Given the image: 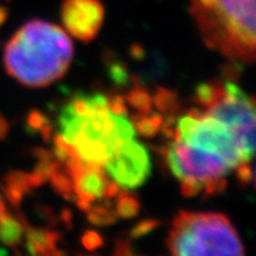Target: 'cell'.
<instances>
[{"label": "cell", "mask_w": 256, "mask_h": 256, "mask_svg": "<svg viewBox=\"0 0 256 256\" xmlns=\"http://www.w3.org/2000/svg\"><path fill=\"white\" fill-rule=\"evenodd\" d=\"M59 130L78 161L102 168L136 134L127 114L112 112L110 98L98 93L78 94L68 102L59 116Z\"/></svg>", "instance_id": "6da1fadb"}, {"label": "cell", "mask_w": 256, "mask_h": 256, "mask_svg": "<svg viewBox=\"0 0 256 256\" xmlns=\"http://www.w3.org/2000/svg\"><path fill=\"white\" fill-rule=\"evenodd\" d=\"M74 44L67 33L46 21H29L14 33L4 50L10 78L29 88H42L63 78L71 66Z\"/></svg>", "instance_id": "7a4b0ae2"}, {"label": "cell", "mask_w": 256, "mask_h": 256, "mask_svg": "<svg viewBox=\"0 0 256 256\" xmlns=\"http://www.w3.org/2000/svg\"><path fill=\"white\" fill-rule=\"evenodd\" d=\"M191 14L208 48L234 62L255 59V0H191Z\"/></svg>", "instance_id": "3957f363"}, {"label": "cell", "mask_w": 256, "mask_h": 256, "mask_svg": "<svg viewBox=\"0 0 256 256\" xmlns=\"http://www.w3.org/2000/svg\"><path fill=\"white\" fill-rule=\"evenodd\" d=\"M166 246L172 255H244L238 232L221 213L180 210L174 217Z\"/></svg>", "instance_id": "277c9868"}, {"label": "cell", "mask_w": 256, "mask_h": 256, "mask_svg": "<svg viewBox=\"0 0 256 256\" xmlns=\"http://www.w3.org/2000/svg\"><path fill=\"white\" fill-rule=\"evenodd\" d=\"M195 102L202 112L222 122L240 146L244 162L252 160L255 150V102L230 81H209L195 92Z\"/></svg>", "instance_id": "5b68a950"}, {"label": "cell", "mask_w": 256, "mask_h": 256, "mask_svg": "<svg viewBox=\"0 0 256 256\" xmlns=\"http://www.w3.org/2000/svg\"><path fill=\"white\" fill-rule=\"evenodd\" d=\"M166 161L187 198L224 191L232 166L220 156L176 138L166 149Z\"/></svg>", "instance_id": "8992f818"}, {"label": "cell", "mask_w": 256, "mask_h": 256, "mask_svg": "<svg viewBox=\"0 0 256 256\" xmlns=\"http://www.w3.org/2000/svg\"><path fill=\"white\" fill-rule=\"evenodd\" d=\"M168 135L172 138L220 156L232 170L244 162L236 138L229 128L199 108H192L178 118Z\"/></svg>", "instance_id": "52a82bcc"}, {"label": "cell", "mask_w": 256, "mask_h": 256, "mask_svg": "<svg viewBox=\"0 0 256 256\" xmlns=\"http://www.w3.org/2000/svg\"><path fill=\"white\" fill-rule=\"evenodd\" d=\"M104 168L120 187L134 190L146 182L152 172V162L144 145L132 138L119 145Z\"/></svg>", "instance_id": "ba28073f"}, {"label": "cell", "mask_w": 256, "mask_h": 256, "mask_svg": "<svg viewBox=\"0 0 256 256\" xmlns=\"http://www.w3.org/2000/svg\"><path fill=\"white\" fill-rule=\"evenodd\" d=\"M66 170L71 176L74 199L82 210H88L96 200L112 199L120 192V186L110 179L102 166L72 160L66 164Z\"/></svg>", "instance_id": "9c48e42d"}, {"label": "cell", "mask_w": 256, "mask_h": 256, "mask_svg": "<svg viewBox=\"0 0 256 256\" xmlns=\"http://www.w3.org/2000/svg\"><path fill=\"white\" fill-rule=\"evenodd\" d=\"M60 14L64 28L72 37L90 42L101 30L104 10L100 0H64Z\"/></svg>", "instance_id": "30bf717a"}, {"label": "cell", "mask_w": 256, "mask_h": 256, "mask_svg": "<svg viewBox=\"0 0 256 256\" xmlns=\"http://www.w3.org/2000/svg\"><path fill=\"white\" fill-rule=\"evenodd\" d=\"M59 236L56 232L42 229H28L26 246L29 252L34 255H56L62 254L58 250Z\"/></svg>", "instance_id": "8fae6325"}, {"label": "cell", "mask_w": 256, "mask_h": 256, "mask_svg": "<svg viewBox=\"0 0 256 256\" xmlns=\"http://www.w3.org/2000/svg\"><path fill=\"white\" fill-rule=\"evenodd\" d=\"M6 184H4V191L6 196L8 198L14 206H17L21 202L22 196L33 187H37L32 178L30 172H10L6 176Z\"/></svg>", "instance_id": "7c38bea8"}, {"label": "cell", "mask_w": 256, "mask_h": 256, "mask_svg": "<svg viewBox=\"0 0 256 256\" xmlns=\"http://www.w3.org/2000/svg\"><path fill=\"white\" fill-rule=\"evenodd\" d=\"M24 236V226L21 225L14 216L4 213L0 220V240L6 246H18Z\"/></svg>", "instance_id": "4fadbf2b"}, {"label": "cell", "mask_w": 256, "mask_h": 256, "mask_svg": "<svg viewBox=\"0 0 256 256\" xmlns=\"http://www.w3.org/2000/svg\"><path fill=\"white\" fill-rule=\"evenodd\" d=\"M134 128L135 131L144 138H153L162 130L164 118L158 112H149V114H138L136 116Z\"/></svg>", "instance_id": "5bb4252c"}, {"label": "cell", "mask_w": 256, "mask_h": 256, "mask_svg": "<svg viewBox=\"0 0 256 256\" xmlns=\"http://www.w3.org/2000/svg\"><path fill=\"white\" fill-rule=\"evenodd\" d=\"M126 102H127L132 108H135L138 114H149L152 112L153 100L152 96L142 88H134L128 92L126 96Z\"/></svg>", "instance_id": "9a60e30c"}, {"label": "cell", "mask_w": 256, "mask_h": 256, "mask_svg": "<svg viewBox=\"0 0 256 256\" xmlns=\"http://www.w3.org/2000/svg\"><path fill=\"white\" fill-rule=\"evenodd\" d=\"M153 100V106L157 108V110H160V112H164V114H168L172 116V112H176L179 108L178 98H176V93L168 89L161 88L156 92L154 97H152Z\"/></svg>", "instance_id": "2e32d148"}, {"label": "cell", "mask_w": 256, "mask_h": 256, "mask_svg": "<svg viewBox=\"0 0 256 256\" xmlns=\"http://www.w3.org/2000/svg\"><path fill=\"white\" fill-rule=\"evenodd\" d=\"M48 179L51 180V184H52L54 190L59 195L64 196L66 199H74V183H72V178L68 174L67 170L66 172H60L59 166H58Z\"/></svg>", "instance_id": "e0dca14e"}, {"label": "cell", "mask_w": 256, "mask_h": 256, "mask_svg": "<svg viewBox=\"0 0 256 256\" xmlns=\"http://www.w3.org/2000/svg\"><path fill=\"white\" fill-rule=\"evenodd\" d=\"M116 198H118V202L115 206V212L119 217L132 218L138 214L140 210V204L135 196H132L131 194H127V192H122V194L119 192Z\"/></svg>", "instance_id": "ac0fdd59"}, {"label": "cell", "mask_w": 256, "mask_h": 256, "mask_svg": "<svg viewBox=\"0 0 256 256\" xmlns=\"http://www.w3.org/2000/svg\"><path fill=\"white\" fill-rule=\"evenodd\" d=\"M116 212L112 210V206H89L88 218L94 225H110L116 221Z\"/></svg>", "instance_id": "d6986e66"}, {"label": "cell", "mask_w": 256, "mask_h": 256, "mask_svg": "<svg viewBox=\"0 0 256 256\" xmlns=\"http://www.w3.org/2000/svg\"><path fill=\"white\" fill-rule=\"evenodd\" d=\"M158 226V221H154V220H145V221H142L140 224L134 228L132 230V236H135V238H138V236H145V234H148V232H152L153 229H156Z\"/></svg>", "instance_id": "ffe728a7"}, {"label": "cell", "mask_w": 256, "mask_h": 256, "mask_svg": "<svg viewBox=\"0 0 256 256\" xmlns=\"http://www.w3.org/2000/svg\"><path fill=\"white\" fill-rule=\"evenodd\" d=\"M82 244L88 250H96L102 246V238L101 236L96 232H86L82 236Z\"/></svg>", "instance_id": "44dd1931"}, {"label": "cell", "mask_w": 256, "mask_h": 256, "mask_svg": "<svg viewBox=\"0 0 256 256\" xmlns=\"http://www.w3.org/2000/svg\"><path fill=\"white\" fill-rule=\"evenodd\" d=\"M28 124L34 130H38L40 131L42 128H44L48 126V122H46V118L44 115L40 112H32L28 116Z\"/></svg>", "instance_id": "7402d4cb"}, {"label": "cell", "mask_w": 256, "mask_h": 256, "mask_svg": "<svg viewBox=\"0 0 256 256\" xmlns=\"http://www.w3.org/2000/svg\"><path fill=\"white\" fill-rule=\"evenodd\" d=\"M8 131H10V124L3 115H0V140H3L7 136Z\"/></svg>", "instance_id": "603a6c76"}, {"label": "cell", "mask_w": 256, "mask_h": 256, "mask_svg": "<svg viewBox=\"0 0 256 256\" xmlns=\"http://www.w3.org/2000/svg\"><path fill=\"white\" fill-rule=\"evenodd\" d=\"M6 18H7V10L4 7H0V25L3 24Z\"/></svg>", "instance_id": "cb8c5ba5"}, {"label": "cell", "mask_w": 256, "mask_h": 256, "mask_svg": "<svg viewBox=\"0 0 256 256\" xmlns=\"http://www.w3.org/2000/svg\"><path fill=\"white\" fill-rule=\"evenodd\" d=\"M6 213V208H4V204H3V200L0 198V220L3 217V214Z\"/></svg>", "instance_id": "d4e9b609"}]
</instances>
